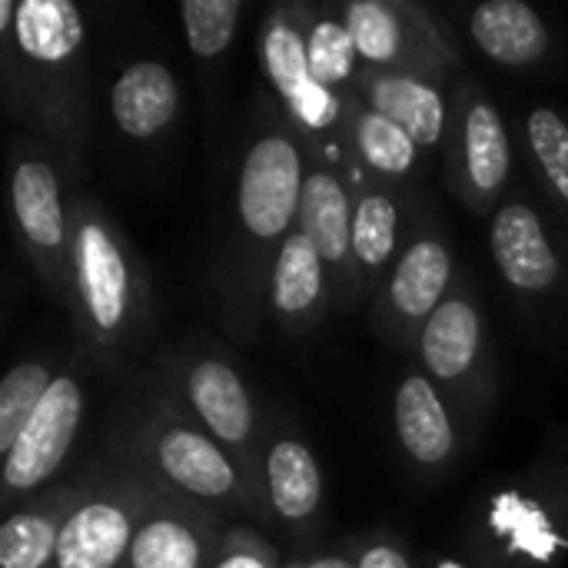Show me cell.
I'll list each match as a JSON object with an SVG mask.
<instances>
[{
    "label": "cell",
    "mask_w": 568,
    "mask_h": 568,
    "mask_svg": "<svg viewBox=\"0 0 568 568\" xmlns=\"http://www.w3.org/2000/svg\"><path fill=\"white\" fill-rule=\"evenodd\" d=\"M466 37L503 70H539L552 57V30L526 0H483L466 13Z\"/></svg>",
    "instance_id": "cell-25"
},
{
    "label": "cell",
    "mask_w": 568,
    "mask_h": 568,
    "mask_svg": "<svg viewBox=\"0 0 568 568\" xmlns=\"http://www.w3.org/2000/svg\"><path fill=\"white\" fill-rule=\"evenodd\" d=\"M7 160L10 223L20 256L47 296L63 306L73 243V200L80 193V180L67 170L53 146L23 130L13 133Z\"/></svg>",
    "instance_id": "cell-7"
},
{
    "label": "cell",
    "mask_w": 568,
    "mask_h": 568,
    "mask_svg": "<svg viewBox=\"0 0 568 568\" xmlns=\"http://www.w3.org/2000/svg\"><path fill=\"white\" fill-rule=\"evenodd\" d=\"M343 100H346L343 156L359 163L369 176L413 193L419 173L429 166V156L406 130H399L383 113L369 110L363 100H356V93L346 90Z\"/></svg>",
    "instance_id": "cell-26"
},
{
    "label": "cell",
    "mask_w": 568,
    "mask_h": 568,
    "mask_svg": "<svg viewBox=\"0 0 568 568\" xmlns=\"http://www.w3.org/2000/svg\"><path fill=\"white\" fill-rule=\"evenodd\" d=\"M210 568H283V556L256 526H230Z\"/></svg>",
    "instance_id": "cell-31"
},
{
    "label": "cell",
    "mask_w": 568,
    "mask_h": 568,
    "mask_svg": "<svg viewBox=\"0 0 568 568\" xmlns=\"http://www.w3.org/2000/svg\"><path fill=\"white\" fill-rule=\"evenodd\" d=\"M73 343L93 373L123 369L153 323V280L126 230L93 193L73 200L67 303Z\"/></svg>",
    "instance_id": "cell-3"
},
{
    "label": "cell",
    "mask_w": 568,
    "mask_h": 568,
    "mask_svg": "<svg viewBox=\"0 0 568 568\" xmlns=\"http://www.w3.org/2000/svg\"><path fill=\"white\" fill-rule=\"evenodd\" d=\"M426 568H479L473 559H463V556H449V552H433L429 559H423Z\"/></svg>",
    "instance_id": "cell-34"
},
{
    "label": "cell",
    "mask_w": 568,
    "mask_h": 568,
    "mask_svg": "<svg viewBox=\"0 0 568 568\" xmlns=\"http://www.w3.org/2000/svg\"><path fill=\"white\" fill-rule=\"evenodd\" d=\"M93 376L90 363L70 343V356L53 379L50 393L37 406V413L27 419L20 436L13 439L10 453L3 456L0 469V503L7 513L43 493L60 479L63 463L70 459L83 419H87V379Z\"/></svg>",
    "instance_id": "cell-13"
},
{
    "label": "cell",
    "mask_w": 568,
    "mask_h": 568,
    "mask_svg": "<svg viewBox=\"0 0 568 568\" xmlns=\"http://www.w3.org/2000/svg\"><path fill=\"white\" fill-rule=\"evenodd\" d=\"M243 17V0H183L180 20L190 57L210 77L213 67L226 63Z\"/></svg>",
    "instance_id": "cell-30"
},
{
    "label": "cell",
    "mask_w": 568,
    "mask_h": 568,
    "mask_svg": "<svg viewBox=\"0 0 568 568\" xmlns=\"http://www.w3.org/2000/svg\"><path fill=\"white\" fill-rule=\"evenodd\" d=\"M456 276H459V266H456V250H453L449 233L419 210L393 273L386 276L383 290L369 303L376 333L389 346L413 353L416 336L443 306Z\"/></svg>",
    "instance_id": "cell-14"
},
{
    "label": "cell",
    "mask_w": 568,
    "mask_h": 568,
    "mask_svg": "<svg viewBox=\"0 0 568 568\" xmlns=\"http://www.w3.org/2000/svg\"><path fill=\"white\" fill-rule=\"evenodd\" d=\"M306 20H310V0L276 3L266 13L256 37L260 67L280 110L300 130L303 143L343 156L346 100L343 93L323 87L313 77L310 50H306Z\"/></svg>",
    "instance_id": "cell-11"
},
{
    "label": "cell",
    "mask_w": 568,
    "mask_h": 568,
    "mask_svg": "<svg viewBox=\"0 0 568 568\" xmlns=\"http://www.w3.org/2000/svg\"><path fill=\"white\" fill-rule=\"evenodd\" d=\"M443 160L446 183L469 213L493 216L509 196L516 166L513 130L489 90L473 77H459L453 83Z\"/></svg>",
    "instance_id": "cell-12"
},
{
    "label": "cell",
    "mask_w": 568,
    "mask_h": 568,
    "mask_svg": "<svg viewBox=\"0 0 568 568\" xmlns=\"http://www.w3.org/2000/svg\"><path fill=\"white\" fill-rule=\"evenodd\" d=\"M343 160L346 156L306 146L300 230L329 270L336 310H356L366 300V290L353 256V186Z\"/></svg>",
    "instance_id": "cell-16"
},
{
    "label": "cell",
    "mask_w": 568,
    "mask_h": 568,
    "mask_svg": "<svg viewBox=\"0 0 568 568\" xmlns=\"http://www.w3.org/2000/svg\"><path fill=\"white\" fill-rule=\"evenodd\" d=\"M163 493V486L113 453L93 459V483L63 526L53 568L126 566L140 526Z\"/></svg>",
    "instance_id": "cell-9"
},
{
    "label": "cell",
    "mask_w": 568,
    "mask_h": 568,
    "mask_svg": "<svg viewBox=\"0 0 568 568\" xmlns=\"http://www.w3.org/2000/svg\"><path fill=\"white\" fill-rule=\"evenodd\" d=\"M93 483V459L80 473L57 479L13 513L0 526V568H53L63 526L83 493Z\"/></svg>",
    "instance_id": "cell-24"
},
{
    "label": "cell",
    "mask_w": 568,
    "mask_h": 568,
    "mask_svg": "<svg viewBox=\"0 0 568 568\" xmlns=\"http://www.w3.org/2000/svg\"><path fill=\"white\" fill-rule=\"evenodd\" d=\"M519 136L539 196L568 230V116L549 103L529 106L523 113Z\"/></svg>",
    "instance_id": "cell-27"
},
{
    "label": "cell",
    "mask_w": 568,
    "mask_h": 568,
    "mask_svg": "<svg viewBox=\"0 0 568 568\" xmlns=\"http://www.w3.org/2000/svg\"><path fill=\"white\" fill-rule=\"evenodd\" d=\"M489 256L526 316L568 306V240L562 223L526 193H509L489 216Z\"/></svg>",
    "instance_id": "cell-10"
},
{
    "label": "cell",
    "mask_w": 568,
    "mask_h": 568,
    "mask_svg": "<svg viewBox=\"0 0 568 568\" xmlns=\"http://www.w3.org/2000/svg\"><path fill=\"white\" fill-rule=\"evenodd\" d=\"M180 409L203 426L246 473L263 503V443L266 423L260 419L256 399L246 386V376L233 356L213 339L193 336L170 349L153 369ZM266 516V513H263Z\"/></svg>",
    "instance_id": "cell-8"
},
{
    "label": "cell",
    "mask_w": 568,
    "mask_h": 568,
    "mask_svg": "<svg viewBox=\"0 0 568 568\" xmlns=\"http://www.w3.org/2000/svg\"><path fill=\"white\" fill-rule=\"evenodd\" d=\"M67 356H63V349H40V353L20 356L7 369V376L0 383V456L10 453L20 429L37 413V406L50 393L53 379L60 376Z\"/></svg>",
    "instance_id": "cell-28"
},
{
    "label": "cell",
    "mask_w": 568,
    "mask_h": 568,
    "mask_svg": "<svg viewBox=\"0 0 568 568\" xmlns=\"http://www.w3.org/2000/svg\"><path fill=\"white\" fill-rule=\"evenodd\" d=\"M393 436L423 483L443 479L469 453L456 409L419 366L406 369L393 386Z\"/></svg>",
    "instance_id": "cell-18"
},
{
    "label": "cell",
    "mask_w": 568,
    "mask_h": 568,
    "mask_svg": "<svg viewBox=\"0 0 568 568\" xmlns=\"http://www.w3.org/2000/svg\"><path fill=\"white\" fill-rule=\"evenodd\" d=\"M106 453L150 476L166 493L206 506L223 519H266L260 493L240 463L180 409L156 373H150L140 393L126 396Z\"/></svg>",
    "instance_id": "cell-4"
},
{
    "label": "cell",
    "mask_w": 568,
    "mask_h": 568,
    "mask_svg": "<svg viewBox=\"0 0 568 568\" xmlns=\"http://www.w3.org/2000/svg\"><path fill=\"white\" fill-rule=\"evenodd\" d=\"M306 50H310L313 77L336 93H346L353 87L356 73L363 70L356 43H353L336 3H310Z\"/></svg>",
    "instance_id": "cell-29"
},
{
    "label": "cell",
    "mask_w": 568,
    "mask_h": 568,
    "mask_svg": "<svg viewBox=\"0 0 568 568\" xmlns=\"http://www.w3.org/2000/svg\"><path fill=\"white\" fill-rule=\"evenodd\" d=\"M260 489L266 523L296 549H310L323 519L326 483L316 453L293 423H266Z\"/></svg>",
    "instance_id": "cell-17"
},
{
    "label": "cell",
    "mask_w": 568,
    "mask_h": 568,
    "mask_svg": "<svg viewBox=\"0 0 568 568\" xmlns=\"http://www.w3.org/2000/svg\"><path fill=\"white\" fill-rule=\"evenodd\" d=\"M283 568H356V556H353V546H349V549H339V552H313L306 559L283 562Z\"/></svg>",
    "instance_id": "cell-33"
},
{
    "label": "cell",
    "mask_w": 568,
    "mask_h": 568,
    "mask_svg": "<svg viewBox=\"0 0 568 568\" xmlns=\"http://www.w3.org/2000/svg\"><path fill=\"white\" fill-rule=\"evenodd\" d=\"M349 93L406 130L429 156L446 143L453 83L406 70H359Z\"/></svg>",
    "instance_id": "cell-22"
},
{
    "label": "cell",
    "mask_w": 568,
    "mask_h": 568,
    "mask_svg": "<svg viewBox=\"0 0 568 568\" xmlns=\"http://www.w3.org/2000/svg\"><path fill=\"white\" fill-rule=\"evenodd\" d=\"M306 143L276 100H253L236 173L206 266L210 303L223 333L250 346L266 320L273 263L300 226Z\"/></svg>",
    "instance_id": "cell-1"
},
{
    "label": "cell",
    "mask_w": 568,
    "mask_h": 568,
    "mask_svg": "<svg viewBox=\"0 0 568 568\" xmlns=\"http://www.w3.org/2000/svg\"><path fill=\"white\" fill-rule=\"evenodd\" d=\"M336 310L333 280L316 246L296 226L283 243L266 290V320L286 336H310Z\"/></svg>",
    "instance_id": "cell-23"
},
{
    "label": "cell",
    "mask_w": 568,
    "mask_h": 568,
    "mask_svg": "<svg viewBox=\"0 0 568 568\" xmlns=\"http://www.w3.org/2000/svg\"><path fill=\"white\" fill-rule=\"evenodd\" d=\"M106 116L113 133L133 150L160 146L183 116V87L160 57L123 63L106 90Z\"/></svg>",
    "instance_id": "cell-20"
},
{
    "label": "cell",
    "mask_w": 568,
    "mask_h": 568,
    "mask_svg": "<svg viewBox=\"0 0 568 568\" xmlns=\"http://www.w3.org/2000/svg\"><path fill=\"white\" fill-rule=\"evenodd\" d=\"M353 556H356V568H426L393 532H373L353 542Z\"/></svg>",
    "instance_id": "cell-32"
},
{
    "label": "cell",
    "mask_w": 568,
    "mask_h": 568,
    "mask_svg": "<svg viewBox=\"0 0 568 568\" xmlns=\"http://www.w3.org/2000/svg\"><path fill=\"white\" fill-rule=\"evenodd\" d=\"M413 356L456 409L466 446L473 449L496 409L499 373L489 320L466 270H459L449 296L416 336Z\"/></svg>",
    "instance_id": "cell-6"
},
{
    "label": "cell",
    "mask_w": 568,
    "mask_h": 568,
    "mask_svg": "<svg viewBox=\"0 0 568 568\" xmlns=\"http://www.w3.org/2000/svg\"><path fill=\"white\" fill-rule=\"evenodd\" d=\"M0 103L80 180L93 140L90 27L73 0H0Z\"/></svg>",
    "instance_id": "cell-2"
},
{
    "label": "cell",
    "mask_w": 568,
    "mask_h": 568,
    "mask_svg": "<svg viewBox=\"0 0 568 568\" xmlns=\"http://www.w3.org/2000/svg\"><path fill=\"white\" fill-rule=\"evenodd\" d=\"M226 529L220 513L163 493L143 519L123 568H210Z\"/></svg>",
    "instance_id": "cell-21"
},
{
    "label": "cell",
    "mask_w": 568,
    "mask_h": 568,
    "mask_svg": "<svg viewBox=\"0 0 568 568\" xmlns=\"http://www.w3.org/2000/svg\"><path fill=\"white\" fill-rule=\"evenodd\" d=\"M336 10L366 70H406L453 83L459 53L429 7L413 0H343Z\"/></svg>",
    "instance_id": "cell-15"
},
{
    "label": "cell",
    "mask_w": 568,
    "mask_h": 568,
    "mask_svg": "<svg viewBox=\"0 0 568 568\" xmlns=\"http://www.w3.org/2000/svg\"><path fill=\"white\" fill-rule=\"evenodd\" d=\"M463 546L479 568H566L568 436H552L536 459L473 499Z\"/></svg>",
    "instance_id": "cell-5"
},
{
    "label": "cell",
    "mask_w": 568,
    "mask_h": 568,
    "mask_svg": "<svg viewBox=\"0 0 568 568\" xmlns=\"http://www.w3.org/2000/svg\"><path fill=\"white\" fill-rule=\"evenodd\" d=\"M343 166L353 186V256L373 303L413 233L419 206L409 190L369 176L359 163L343 160Z\"/></svg>",
    "instance_id": "cell-19"
}]
</instances>
